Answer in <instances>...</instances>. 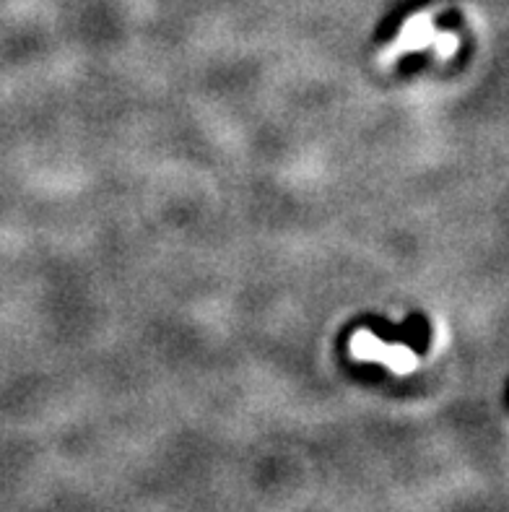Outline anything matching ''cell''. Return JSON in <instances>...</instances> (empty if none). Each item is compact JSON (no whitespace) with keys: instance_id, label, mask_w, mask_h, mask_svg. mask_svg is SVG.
<instances>
[{"instance_id":"obj_1","label":"cell","mask_w":509,"mask_h":512,"mask_svg":"<svg viewBox=\"0 0 509 512\" xmlns=\"http://www.w3.org/2000/svg\"><path fill=\"white\" fill-rule=\"evenodd\" d=\"M429 47L437 52L439 60H450L455 55V50H458V37L452 32H437L434 13L421 11L403 24L400 37L387 50V55H382V60H395L400 55H408V52L416 50H429Z\"/></svg>"},{"instance_id":"obj_2","label":"cell","mask_w":509,"mask_h":512,"mask_svg":"<svg viewBox=\"0 0 509 512\" xmlns=\"http://www.w3.org/2000/svg\"><path fill=\"white\" fill-rule=\"evenodd\" d=\"M351 354L359 362H377L382 367H387L395 375H408V372L416 370V354L406 346H390L382 344L380 338L369 331H359L351 338Z\"/></svg>"}]
</instances>
